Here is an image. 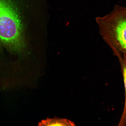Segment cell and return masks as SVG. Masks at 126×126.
Wrapping results in <instances>:
<instances>
[{
	"mask_svg": "<svg viewBox=\"0 0 126 126\" xmlns=\"http://www.w3.org/2000/svg\"><path fill=\"white\" fill-rule=\"evenodd\" d=\"M123 76L124 87L125 89V104L123 111L118 126H125L126 124V62L124 60L119 59Z\"/></svg>",
	"mask_w": 126,
	"mask_h": 126,
	"instance_id": "4",
	"label": "cell"
},
{
	"mask_svg": "<svg viewBox=\"0 0 126 126\" xmlns=\"http://www.w3.org/2000/svg\"><path fill=\"white\" fill-rule=\"evenodd\" d=\"M19 16L12 0H0V42L14 50L23 45Z\"/></svg>",
	"mask_w": 126,
	"mask_h": 126,
	"instance_id": "2",
	"label": "cell"
},
{
	"mask_svg": "<svg viewBox=\"0 0 126 126\" xmlns=\"http://www.w3.org/2000/svg\"><path fill=\"white\" fill-rule=\"evenodd\" d=\"M39 125L42 126H75L74 123L65 119L54 118H47L39 123Z\"/></svg>",
	"mask_w": 126,
	"mask_h": 126,
	"instance_id": "3",
	"label": "cell"
},
{
	"mask_svg": "<svg viewBox=\"0 0 126 126\" xmlns=\"http://www.w3.org/2000/svg\"><path fill=\"white\" fill-rule=\"evenodd\" d=\"M96 21L100 36L118 59L126 62V7L116 5L112 11Z\"/></svg>",
	"mask_w": 126,
	"mask_h": 126,
	"instance_id": "1",
	"label": "cell"
}]
</instances>
